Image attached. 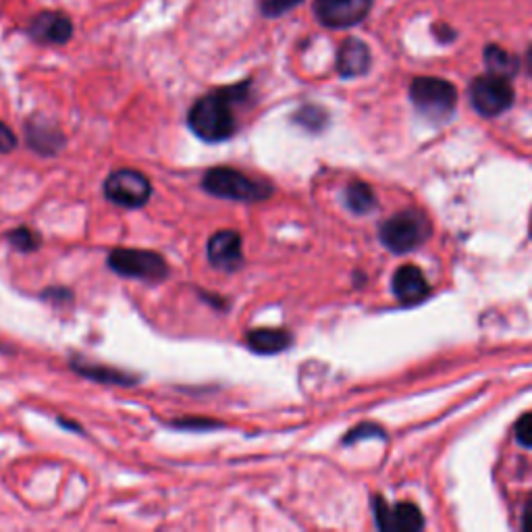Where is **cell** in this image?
<instances>
[{
	"mask_svg": "<svg viewBox=\"0 0 532 532\" xmlns=\"http://www.w3.org/2000/svg\"><path fill=\"white\" fill-rule=\"evenodd\" d=\"M516 439L520 445L532 449V412L524 414L516 424Z\"/></svg>",
	"mask_w": 532,
	"mask_h": 532,
	"instance_id": "cb8c5ba5",
	"label": "cell"
},
{
	"mask_svg": "<svg viewBox=\"0 0 532 532\" xmlns=\"http://www.w3.org/2000/svg\"><path fill=\"white\" fill-rule=\"evenodd\" d=\"M28 34L40 44H67L73 38V23L65 13L44 11L32 19Z\"/></svg>",
	"mask_w": 532,
	"mask_h": 532,
	"instance_id": "8fae6325",
	"label": "cell"
},
{
	"mask_svg": "<svg viewBox=\"0 0 532 532\" xmlns=\"http://www.w3.org/2000/svg\"><path fill=\"white\" fill-rule=\"evenodd\" d=\"M372 9V0H314V15L331 30L354 28Z\"/></svg>",
	"mask_w": 532,
	"mask_h": 532,
	"instance_id": "ba28073f",
	"label": "cell"
},
{
	"mask_svg": "<svg viewBox=\"0 0 532 532\" xmlns=\"http://www.w3.org/2000/svg\"><path fill=\"white\" fill-rule=\"evenodd\" d=\"M485 65H487L489 73L505 77V79L514 77L518 73V69H520L518 57H514L512 52H508L501 46H495V44H489L485 48Z\"/></svg>",
	"mask_w": 532,
	"mask_h": 532,
	"instance_id": "e0dca14e",
	"label": "cell"
},
{
	"mask_svg": "<svg viewBox=\"0 0 532 532\" xmlns=\"http://www.w3.org/2000/svg\"><path fill=\"white\" fill-rule=\"evenodd\" d=\"M15 148H17V136L7 123L0 121V154H9Z\"/></svg>",
	"mask_w": 532,
	"mask_h": 532,
	"instance_id": "d4e9b609",
	"label": "cell"
},
{
	"mask_svg": "<svg viewBox=\"0 0 532 532\" xmlns=\"http://www.w3.org/2000/svg\"><path fill=\"white\" fill-rule=\"evenodd\" d=\"M246 343L254 354L275 356V354L289 350L291 345H294V335L285 329L262 327V329H252L246 337Z\"/></svg>",
	"mask_w": 532,
	"mask_h": 532,
	"instance_id": "2e32d148",
	"label": "cell"
},
{
	"mask_svg": "<svg viewBox=\"0 0 532 532\" xmlns=\"http://www.w3.org/2000/svg\"><path fill=\"white\" fill-rule=\"evenodd\" d=\"M202 190L215 198L235 200V202H264L273 196V185L252 179L242 171H235L231 167H215L204 173Z\"/></svg>",
	"mask_w": 532,
	"mask_h": 532,
	"instance_id": "7a4b0ae2",
	"label": "cell"
},
{
	"mask_svg": "<svg viewBox=\"0 0 532 532\" xmlns=\"http://www.w3.org/2000/svg\"><path fill=\"white\" fill-rule=\"evenodd\" d=\"M435 36L441 40V42H447V40H454V30H451L449 28V25H443V23H439L437 25V28H435Z\"/></svg>",
	"mask_w": 532,
	"mask_h": 532,
	"instance_id": "83f0119b",
	"label": "cell"
},
{
	"mask_svg": "<svg viewBox=\"0 0 532 532\" xmlns=\"http://www.w3.org/2000/svg\"><path fill=\"white\" fill-rule=\"evenodd\" d=\"M42 300L57 302V304H71L73 302V294L67 287H50L42 294Z\"/></svg>",
	"mask_w": 532,
	"mask_h": 532,
	"instance_id": "484cf974",
	"label": "cell"
},
{
	"mask_svg": "<svg viewBox=\"0 0 532 532\" xmlns=\"http://www.w3.org/2000/svg\"><path fill=\"white\" fill-rule=\"evenodd\" d=\"M345 204H348L354 215H368L370 210L377 208V196L368 183L354 181L345 190Z\"/></svg>",
	"mask_w": 532,
	"mask_h": 532,
	"instance_id": "ac0fdd59",
	"label": "cell"
},
{
	"mask_svg": "<svg viewBox=\"0 0 532 532\" xmlns=\"http://www.w3.org/2000/svg\"><path fill=\"white\" fill-rule=\"evenodd\" d=\"M25 140L34 152L42 156H55L65 148V136L61 129L44 117H32L25 123Z\"/></svg>",
	"mask_w": 532,
	"mask_h": 532,
	"instance_id": "7c38bea8",
	"label": "cell"
},
{
	"mask_svg": "<svg viewBox=\"0 0 532 532\" xmlns=\"http://www.w3.org/2000/svg\"><path fill=\"white\" fill-rule=\"evenodd\" d=\"M104 196L123 208H142L152 196L150 179L133 169H119L104 181Z\"/></svg>",
	"mask_w": 532,
	"mask_h": 532,
	"instance_id": "8992f818",
	"label": "cell"
},
{
	"mask_svg": "<svg viewBox=\"0 0 532 532\" xmlns=\"http://www.w3.org/2000/svg\"><path fill=\"white\" fill-rule=\"evenodd\" d=\"M59 424H61V427H65V429H71V431H79V433H84V429H82V427H79V424H77V422H71V420L59 418Z\"/></svg>",
	"mask_w": 532,
	"mask_h": 532,
	"instance_id": "f546056e",
	"label": "cell"
},
{
	"mask_svg": "<svg viewBox=\"0 0 532 532\" xmlns=\"http://www.w3.org/2000/svg\"><path fill=\"white\" fill-rule=\"evenodd\" d=\"M410 98L424 117L443 121L456 111L458 90L439 77H416L410 86Z\"/></svg>",
	"mask_w": 532,
	"mask_h": 532,
	"instance_id": "277c9868",
	"label": "cell"
},
{
	"mask_svg": "<svg viewBox=\"0 0 532 532\" xmlns=\"http://www.w3.org/2000/svg\"><path fill=\"white\" fill-rule=\"evenodd\" d=\"M393 294L406 306L418 304L429 296L427 277H424V273L414 264L399 266L393 275Z\"/></svg>",
	"mask_w": 532,
	"mask_h": 532,
	"instance_id": "4fadbf2b",
	"label": "cell"
},
{
	"mask_svg": "<svg viewBox=\"0 0 532 532\" xmlns=\"http://www.w3.org/2000/svg\"><path fill=\"white\" fill-rule=\"evenodd\" d=\"M250 96V82L219 88L194 102L188 113V125L196 138L208 144L231 140L237 131L235 106Z\"/></svg>",
	"mask_w": 532,
	"mask_h": 532,
	"instance_id": "6da1fadb",
	"label": "cell"
},
{
	"mask_svg": "<svg viewBox=\"0 0 532 532\" xmlns=\"http://www.w3.org/2000/svg\"><path fill=\"white\" fill-rule=\"evenodd\" d=\"M429 233L431 225L420 212L404 210L397 212V215H393L381 225V242L387 250L395 254H406L427 242Z\"/></svg>",
	"mask_w": 532,
	"mask_h": 532,
	"instance_id": "5b68a950",
	"label": "cell"
},
{
	"mask_svg": "<svg viewBox=\"0 0 532 532\" xmlns=\"http://www.w3.org/2000/svg\"><path fill=\"white\" fill-rule=\"evenodd\" d=\"M200 296H202L204 302L212 304L217 310H227V308H229L227 298H223V296H212V294H206V291H200Z\"/></svg>",
	"mask_w": 532,
	"mask_h": 532,
	"instance_id": "4316f807",
	"label": "cell"
},
{
	"mask_svg": "<svg viewBox=\"0 0 532 532\" xmlns=\"http://www.w3.org/2000/svg\"><path fill=\"white\" fill-rule=\"evenodd\" d=\"M524 530H528V532H532V501H528V505H526V510H524Z\"/></svg>",
	"mask_w": 532,
	"mask_h": 532,
	"instance_id": "f1b7e54d",
	"label": "cell"
},
{
	"mask_svg": "<svg viewBox=\"0 0 532 532\" xmlns=\"http://www.w3.org/2000/svg\"><path fill=\"white\" fill-rule=\"evenodd\" d=\"M375 516H377V526L381 530L416 532L424 526V518L420 510L412 503H399L389 508L381 497H375Z\"/></svg>",
	"mask_w": 532,
	"mask_h": 532,
	"instance_id": "30bf717a",
	"label": "cell"
},
{
	"mask_svg": "<svg viewBox=\"0 0 532 532\" xmlns=\"http://www.w3.org/2000/svg\"><path fill=\"white\" fill-rule=\"evenodd\" d=\"M370 63H372L370 50L362 40H358V38L343 40V44L339 46V52H337V71L341 77H345V79L360 77V75L368 73Z\"/></svg>",
	"mask_w": 532,
	"mask_h": 532,
	"instance_id": "9a60e30c",
	"label": "cell"
},
{
	"mask_svg": "<svg viewBox=\"0 0 532 532\" xmlns=\"http://www.w3.org/2000/svg\"><path fill=\"white\" fill-rule=\"evenodd\" d=\"M7 239L17 252H36L42 246V237L30 227H17L9 231Z\"/></svg>",
	"mask_w": 532,
	"mask_h": 532,
	"instance_id": "ffe728a7",
	"label": "cell"
},
{
	"mask_svg": "<svg viewBox=\"0 0 532 532\" xmlns=\"http://www.w3.org/2000/svg\"><path fill=\"white\" fill-rule=\"evenodd\" d=\"M470 100L478 115L497 117L505 113L514 104V90L510 79L499 75H481L470 86Z\"/></svg>",
	"mask_w": 532,
	"mask_h": 532,
	"instance_id": "52a82bcc",
	"label": "cell"
},
{
	"mask_svg": "<svg viewBox=\"0 0 532 532\" xmlns=\"http://www.w3.org/2000/svg\"><path fill=\"white\" fill-rule=\"evenodd\" d=\"M169 427L179 429V431H212V429H223L225 424L221 420H212L204 416H185L171 420Z\"/></svg>",
	"mask_w": 532,
	"mask_h": 532,
	"instance_id": "44dd1931",
	"label": "cell"
},
{
	"mask_svg": "<svg viewBox=\"0 0 532 532\" xmlns=\"http://www.w3.org/2000/svg\"><path fill=\"white\" fill-rule=\"evenodd\" d=\"M71 368L77 372L79 377L96 381V383H104V385H117V387H133L140 383L138 375H131V372L113 368V366H104V364H96L90 360H84L82 356H73L71 358Z\"/></svg>",
	"mask_w": 532,
	"mask_h": 532,
	"instance_id": "5bb4252c",
	"label": "cell"
},
{
	"mask_svg": "<svg viewBox=\"0 0 532 532\" xmlns=\"http://www.w3.org/2000/svg\"><path fill=\"white\" fill-rule=\"evenodd\" d=\"M294 123L300 125L302 129L310 131V133H318V131H323L327 127L329 115H327L325 109H321V106L306 104L294 115Z\"/></svg>",
	"mask_w": 532,
	"mask_h": 532,
	"instance_id": "d6986e66",
	"label": "cell"
},
{
	"mask_svg": "<svg viewBox=\"0 0 532 532\" xmlns=\"http://www.w3.org/2000/svg\"><path fill=\"white\" fill-rule=\"evenodd\" d=\"M372 437H385V431L381 427H377V424L366 422V424H360V427L352 429L348 435H345L343 443L350 445V443H356L360 439H372Z\"/></svg>",
	"mask_w": 532,
	"mask_h": 532,
	"instance_id": "603a6c76",
	"label": "cell"
},
{
	"mask_svg": "<svg viewBox=\"0 0 532 532\" xmlns=\"http://www.w3.org/2000/svg\"><path fill=\"white\" fill-rule=\"evenodd\" d=\"M242 235L235 229L217 231L208 239L206 244V258L210 266H215L225 273H237L244 269V250H242Z\"/></svg>",
	"mask_w": 532,
	"mask_h": 532,
	"instance_id": "9c48e42d",
	"label": "cell"
},
{
	"mask_svg": "<svg viewBox=\"0 0 532 532\" xmlns=\"http://www.w3.org/2000/svg\"><path fill=\"white\" fill-rule=\"evenodd\" d=\"M304 0H260V13L264 17H281L296 9Z\"/></svg>",
	"mask_w": 532,
	"mask_h": 532,
	"instance_id": "7402d4cb",
	"label": "cell"
},
{
	"mask_svg": "<svg viewBox=\"0 0 532 532\" xmlns=\"http://www.w3.org/2000/svg\"><path fill=\"white\" fill-rule=\"evenodd\" d=\"M109 269L121 277L148 283H161L171 275L169 262L163 254L138 248H115L106 258Z\"/></svg>",
	"mask_w": 532,
	"mask_h": 532,
	"instance_id": "3957f363",
	"label": "cell"
},
{
	"mask_svg": "<svg viewBox=\"0 0 532 532\" xmlns=\"http://www.w3.org/2000/svg\"><path fill=\"white\" fill-rule=\"evenodd\" d=\"M526 61H528V69L532 71V46L528 48V55H526Z\"/></svg>",
	"mask_w": 532,
	"mask_h": 532,
	"instance_id": "4dcf8cb0",
	"label": "cell"
}]
</instances>
